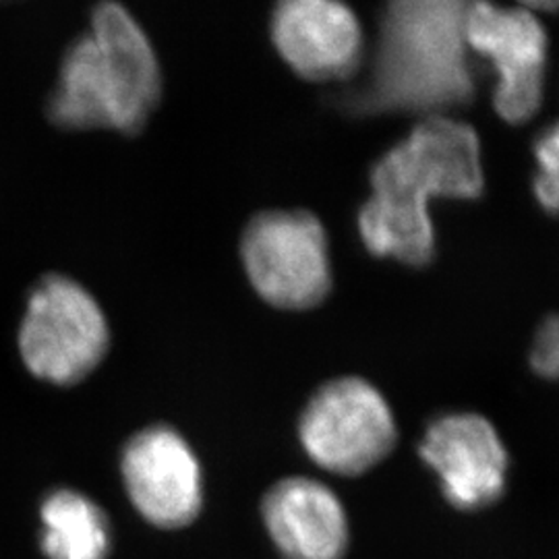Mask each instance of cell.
I'll return each mask as SVG.
<instances>
[{
  "mask_svg": "<svg viewBox=\"0 0 559 559\" xmlns=\"http://www.w3.org/2000/svg\"><path fill=\"white\" fill-rule=\"evenodd\" d=\"M531 367L545 380H559V316L540 323L531 350Z\"/></svg>",
  "mask_w": 559,
  "mask_h": 559,
  "instance_id": "obj_14",
  "label": "cell"
},
{
  "mask_svg": "<svg viewBox=\"0 0 559 559\" xmlns=\"http://www.w3.org/2000/svg\"><path fill=\"white\" fill-rule=\"evenodd\" d=\"M466 46L489 60L498 85L493 106L501 119L522 124L533 119L543 102L547 69V34L528 7L468 4Z\"/></svg>",
  "mask_w": 559,
  "mask_h": 559,
  "instance_id": "obj_7",
  "label": "cell"
},
{
  "mask_svg": "<svg viewBox=\"0 0 559 559\" xmlns=\"http://www.w3.org/2000/svg\"><path fill=\"white\" fill-rule=\"evenodd\" d=\"M41 554L46 559H108L112 526L108 514L85 493L55 489L40 506Z\"/></svg>",
  "mask_w": 559,
  "mask_h": 559,
  "instance_id": "obj_12",
  "label": "cell"
},
{
  "mask_svg": "<svg viewBox=\"0 0 559 559\" xmlns=\"http://www.w3.org/2000/svg\"><path fill=\"white\" fill-rule=\"evenodd\" d=\"M466 2L400 0L381 15L371 69L360 87L342 94L353 115L420 112L468 104L475 78L466 46Z\"/></svg>",
  "mask_w": 559,
  "mask_h": 559,
  "instance_id": "obj_2",
  "label": "cell"
},
{
  "mask_svg": "<svg viewBox=\"0 0 559 559\" xmlns=\"http://www.w3.org/2000/svg\"><path fill=\"white\" fill-rule=\"evenodd\" d=\"M485 177L477 131L427 117L371 168V198L359 212L362 245L376 258L423 267L436 255L431 200H477Z\"/></svg>",
  "mask_w": 559,
  "mask_h": 559,
  "instance_id": "obj_1",
  "label": "cell"
},
{
  "mask_svg": "<svg viewBox=\"0 0 559 559\" xmlns=\"http://www.w3.org/2000/svg\"><path fill=\"white\" fill-rule=\"evenodd\" d=\"M272 40L280 57L305 80H346L362 57L359 17L332 0L280 2L272 15Z\"/></svg>",
  "mask_w": 559,
  "mask_h": 559,
  "instance_id": "obj_10",
  "label": "cell"
},
{
  "mask_svg": "<svg viewBox=\"0 0 559 559\" xmlns=\"http://www.w3.org/2000/svg\"><path fill=\"white\" fill-rule=\"evenodd\" d=\"M122 485L141 519L162 531L193 524L203 508V473L193 448L177 429H141L120 456Z\"/></svg>",
  "mask_w": 559,
  "mask_h": 559,
  "instance_id": "obj_8",
  "label": "cell"
},
{
  "mask_svg": "<svg viewBox=\"0 0 559 559\" xmlns=\"http://www.w3.org/2000/svg\"><path fill=\"white\" fill-rule=\"evenodd\" d=\"M160 92V64L140 23L124 7L104 2L62 59L48 117L62 129L131 135L154 115Z\"/></svg>",
  "mask_w": 559,
  "mask_h": 559,
  "instance_id": "obj_3",
  "label": "cell"
},
{
  "mask_svg": "<svg viewBox=\"0 0 559 559\" xmlns=\"http://www.w3.org/2000/svg\"><path fill=\"white\" fill-rule=\"evenodd\" d=\"M419 456L456 510L479 512L506 493L508 450L496 427L480 415L450 413L429 423Z\"/></svg>",
  "mask_w": 559,
  "mask_h": 559,
  "instance_id": "obj_9",
  "label": "cell"
},
{
  "mask_svg": "<svg viewBox=\"0 0 559 559\" xmlns=\"http://www.w3.org/2000/svg\"><path fill=\"white\" fill-rule=\"evenodd\" d=\"M108 342L104 311L80 282L55 274L34 288L21 321L20 353L36 378L80 383L100 365Z\"/></svg>",
  "mask_w": 559,
  "mask_h": 559,
  "instance_id": "obj_4",
  "label": "cell"
},
{
  "mask_svg": "<svg viewBox=\"0 0 559 559\" xmlns=\"http://www.w3.org/2000/svg\"><path fill=\"white\" fill-rule=\"evenodd\" d=\"M261 522L282 559H344L350 545L346 508L318 479L274 483L261 500Z\"/></svg>",
  "mask_w": 559,
  "mask_h": 559,
  "instance_id": "obj_11",
  "label": "cell"
},
{
  "mask_svg": "<svg viewBox=\"0 0 559 559\" xmlns=\"http://www.w3.org/2000/svg\"><path fill=\"white\" fill-rule=\"evenodd\" d=\"M305 454L340 477H359L390 456L399 427L380 390L360 378L321 385L299 419Z\"/></svg>",
  "mask_w": 559,
  "mask_h": 559,
  "instance_id": "obj_6",
  "label": "cell"
},
{
  "mask_svg": "<svg viewBox=\"0 0 559 559\" xmlns=\"http://www.w3.org/2000/svg\"><path fill=\"white\" fill-rule=\"evenodd\" d=\"M533 152L537 160L535 198L545 212L559 216V122L540 131Z\"/></svg>",
  "mask_w": 559,
  "mask_h": 559,
  "instance_id": "obj_13",
  "label": "cell"
},
{
  "mask_svg": "<svg viewBox=\"0 0 559 559\" xmlns=\"http://www.w3.org/2000/svg\"><path fill=\"white\" fill-rule=\"evenodd\" d=\"M240 258L255 293L278 309H311L330 295L328 235L309 212L258 214L242 233Z\"/></svg>",
  "mask_w": 559,
  "mask_h": 559,
  "instance_id": "obj_5",
  "label": "cell"
}]
</instances>
